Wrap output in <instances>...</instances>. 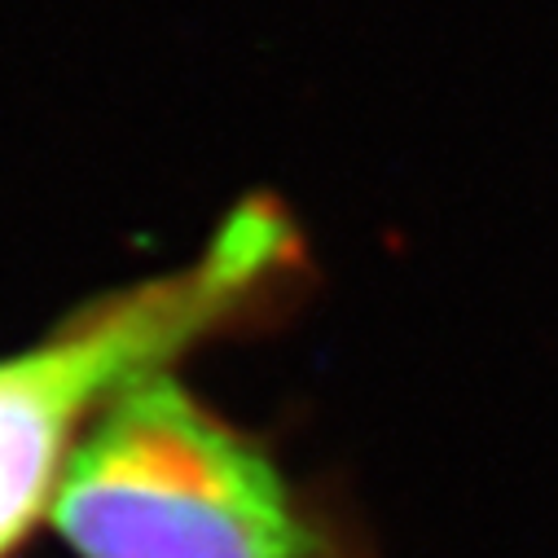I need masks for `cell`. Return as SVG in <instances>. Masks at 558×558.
I'll return each instance as SVG.
<instances>
[{"label": "cell", "instance_id": "1", "mask_svg": "<svg viewBox=\"0 0 558 558\" xmlns=\"http://www.w3.org/2000/svg\"><path fill=\"white\" fill-rule=\"evenodd\" d=\"M49 519L75 558H365L168 369L101 409Z\"/></svg>", "mask_w": 558, "mask_h": 558}, {"label": "cell", "instance_id": "2", "mask_svg": "<svg viewBox=\"0 0 558 558\" xmlns=\"http://www.w3.org/2000/svg\"><path fill=\"white\" fill-rule=\"evenodd\" d=\"M295 264L300 238L282 207L246 203L190 268L93 304L62 335L0 361V558L49 514L75 445L110 400L163 374Z\"/></svg>", "mask_w": 558, "mask_h": 558}]
</instances>
